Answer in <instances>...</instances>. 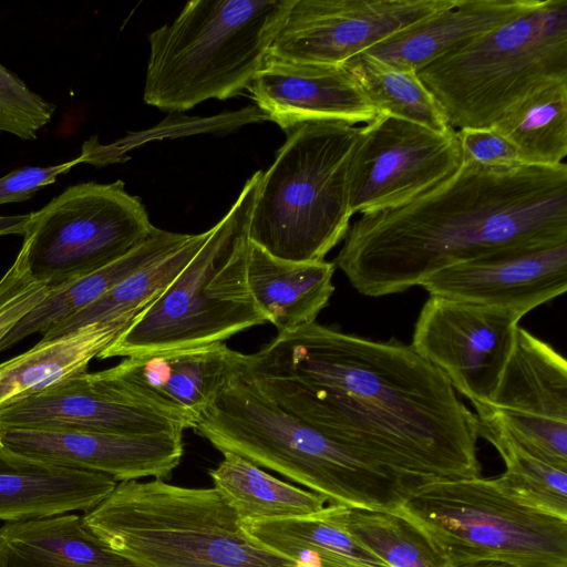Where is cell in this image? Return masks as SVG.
<instances>
[{"label": "cell", "instance_id": "cell-1", "mask_svg": "<svg viewBox=\"0 0 567 567\" xmlns=\"http://www.w3.org/2000/svg\"><path fill=\"white\" fill-rule=\"evenodd\" d=\"M241 379L329 437L421 483L481 476L475 413L411 344L312 322L246 354Z\"/></svg>", "mask_w": 567, "mask_h": 567}, {"label": "cell", "instance_id": "cell-2", "mask_svg": "<svg viewBox=\"0 0 567 567\" xmlns=\"http://www.w3.org/2000/svg\"><path fill=\"white\" fill-rule=\"evenodd\" d=\"M567 243V165L458 171L402 206L362 214L333 264L369 297L403 292L432 275L494 255Z\"/></svg>", "mask_w": 567, "mask_h": 567}, {"label": "cell", "instance_id": "cell-3", "mask_svg": "<svg viewBox=\"0 0 567 567\" xmlns=\"http://www.w3.org/2000/svg\"><path fill=\"white\" fill-rule=\"evenodd\" d=\"M194 431L219 452L277 472L329 505L392 512L426 485L329 437L241 378L200 414Z\"/></svg>", "mask_w": 567, "mask_h": 567}, {"label": "cell", "instance_id": "cell-4", "mask_svg": "<svg viewBox=\"0 0 567 567\" xmlns=\"http://www.w3.org/2000/svg\"><path fill=\"white\" fill-rule=\"evenodd\" d=\"M82 518L135 567H310L250 535L214 487L120 482Z\"/></svg>", "mask_w": 567, "mask_h": 567}, {"label": "cell", "instance_id": "cell-5", "mask_svg": "<svg viewBox=\"0 0 567 567\" xmlns=\"http://www.w3.org/2000/svg\"><path fill=\"white\" fill-rule=\"evenodd\" d=\"M261 176L257 171L246 181L196 255L99 359L223 342L267 322L247 284L249 225Z\"/></svg>", "mask_w": 567, "mask_h": 567}, {"label": "cell", "instance_id": "cell-6", "mask_svg": "<svg viewBox=\"0 0 567 567\" xmlns=\"http://www.w3.org/2000/svg\"><path fill=\"white\" fill-rule=\"evenodd\" d=\"M295 0H193L148 35L144 102L182 112L248 89Z\"/></svg>", "mask_w": 567, "mask_h": 567}, {"label": "cell", "instance_id": "cell-7", "mask_svg": "<svg viewBox=\"0 0 567 567\" xmlns=\"http://www.w3.org/2000/svg\"><path fill=\"white\" fill-rule=\"evenodd\" d=\"M417 75L453 130L493 127L536 91L567 81V0H534Z\"/></svg>", "mask_w": 567, "mask_h": 567}, {"label": "cell", "instance_id": "cell-8", "mask_svg": "<svg viewBox=\"0 0 567 567\" xmlns=\"http://www.w3.org/2000/svg\"><path fill=\"white\" fill-rule=\"evenodd\" d=\"M361 126L305 123L287 133L262 172L249 225L250 241L292 261H321L350 227L349 168Z\"/></svg>", "mask_w": 567, "mask_h": 567}, {"label": "cell", "instance_id": "cell-9", "mask_svg": "<svg viewBox=\"0 0 567 567\" xmlns=\"http://www.w3.org/2000/svg\"><path fill=\"white\" fill-rule=\"evenodd\" d=\"M395 512L445 567H567V519L515 502L493 478L434 481Z\"/></svg>", "mask_w": 567, "mask_h": 567}, {"label": "cell", "instance_id": "cell-10", "mask_svg": "<svg viewBox=\"0 0 567 567\" xmlns=\"http://www.w3.org/2000/svg\"><path fill=\"white\" fill-rule=\"evenodd\" d=\"M30 214L20 249L31 274L52 289L117 260L156 229L122 181L69 186Z\"/></svg>", "mask_w": 567, "mask_h": 567}, {"label": "cell", "instance_id": "cell-11", "mask_svg": "<svg viewBox=\"0 0 567 567\" xmlns=\"http://www.w3.org/2000/svg\"><path fill=\"white\" fill-rule=\"evenodd\" d=\"M462 163L455 130L440 133L378 114L361 126L351 158L350 212L362 215L408 204L453 176Z\"/></svg>", "mask_w": 567, "mask_h": 567}, {"label": "cell", "instance_id": "cell-12", "mask_svg": "<svg viewBox=\"0 0 567 567\" xmlns=\"http://www.w3.org/2000/svg\"><path fill=\"white\" fill-rule=\"evenodd\" d=\"M455 0H295L265 61L343 65Z\"/></svg>", "mask_w": 567, "mask_h": 567}, {"label": "cell", "instance_id": "cell-13", "mask_svg": "<svg viewBox=\"0 0 567 567\" xmlns=\"http://www.w3.org/2000/svg\"><path fill=\"white\" fill-rule=\"evenodd\" d=\"M520 319L502 308L429 297L411 346L473 406L481 405L495 391Z\"/></svg>", "mask_w": 567, "mask_h": 567}, {"label": "cell", "instance_id": "cell-14", "mask_svg": "<svg viewBox=\"0 0 567 567\" xmlns=\"http://www.w3.org/2000/svg\"><path fill=\"white\" fill-rule=\"evenodd\" d=\"M474 409L532 453L567 467V363L526 329L517 328L492 398Z\"/></svg>", "mask_w": 567, "mask_h": 567}, {"label": "cell", "instance_id": "cell-15", "mask_svg": "<svg viewBox=\"0 0 567 567\" xmlns=\"http://www.w3.org/2000/svg\"><path fill=\"white\" fill-rule=\"evenodd\" d=\"M197 417L92 378L90 372L0 405V432L93 431L123 434L184 432Z\"/></svg>", "mask_w": 567, "mask_h": 567}, {"label": "cell", "instance_id": "cell-16", "mask_svg": "<svg viewBox=\"0 0 567 567\" xmlns=\"http://www.w3.org/2000/svg\"><path fill=\"white\" fill-rule=\"evenodd\" d=\"M245 361L246 354L217 342L126 357L91 375L137 396L190 413L198 421L241 378Z\"/></svg>", "mask_w": 567, "mask_h": 567}, {"label": "cell", "instance_id": "cell-17", "mask_svg": "<svg viewBox=\"0 0 567 567\" xmlns=\"http://www.w3.org/2000/svg\"><path fill=\"white\" fill-rule=\"evenodd\" d=\"M0 442L17 452L101 473L116 482L164 480L184 454L183 432L123 434L93 431L10 430Z\"/></svg>", "mask_w": 567, "mask_h": 567}, {"label": "cell", "instance_id": "cell-18", "mask_svg": "<svg viewBox=\"0 0 567 567\" xmlns=\"http://www.w3.org/2000/svg\"><path fill=\"white\" fill-rule=\"evenodd\" d=\"M420 287L430 297L502 308L523 318L567 290V243L458 264Z\"/></svg>", "mask_w": 567, "mask_h": 567}, {"label": "cell", "instance_id": "cell-19", "mask_svg": "<svg viewBox=\"0 0 567 567\" xmlns=\"http://www.w3.org/2000/svg\"><path fill=\"white\" fill-rule=\"evenodd\" d=\"M286 133L309 122L370 123L378 112L343 65L265 61L247 89Z\"/></svg>", "mask_w": 567, "mask_h": 567}, {"label": "cell", "instance_id": "cell-20", "mask_svg": "<svg viewBox=\"0 0 567 567\" xmlns=\"http://www.w3.org/2000/svg\"><path fill=\"white\" fill-rule=\"evenodd\" d=\"M116 484L107 475L30 456L0 443V520L85 513Z\"/></svg>", "mask_w": 567, "mask_h": 567}, {"label": "cell", "instance_id": "cell-21", "mask_svg": "<svg viewBox=\"0 0 567 567\" xmlns=\"http://www.w3.org/2000/svg\"><path fill=\"white\" fill-rule=\"evenodd\" d=\"M534 0H455L362 52L393 66L419 72L432 61L516 17Z\"/></svg>", "mask_w": 567, "mask_h": 567}, {"label": "cell", "instance_id": "cell-22", "mask_svg": "<svg viewBox=\"0 0 567 567\" xmlns=\"http://www.w3.org/2000/svg\"><path fill=\"white\" fill-rule=\"evenodd\" d=\"M333 261L277 258L251 243L247 261L249 291L278 333L316 322L334 292Z\"/></svg>", "mask_w": 567, "mask_h": 567}, {"label": "cell", "instance_id": "cell-23", "mask_svg": "<svg viewBox=\"0 0 567 567\" xmlns=\"http://www.w3.org/2000/svg\"><path fill=\"white\" fill-rule=\"evenodd\" d=\"M130 320L91 323L50 340L0 363V405L27 396L87 371L93 358L105 350Z\"/></svg>", "mask_w": 567, "mask_h": 567}, {"label": "cell", "instance_id": "cell-24", "mask_svg": "<svg viewBox=\"0 0 567 567\" xmlns=\"http://www.w3.org/2000/svg\"><path fill=\"white\" fill-rule=\"evenodd\" d=\"M190 236L156 228L144 243L117 260L53 288L0 342V353L33 333L43 334L86 308L137 269L184 245Z\"/></svg>", "mask_w": 567, "mask_h": 567}, {"label": "cell", "instance_id": "cell-25", "mask_svg": "<svg viewBox=\"0 0 567 567\" xmlns=\"http://www.w3.org/2000/svg\"><path fill=\"white\" fill-rule=\"evenodd\" d=\"M243 524L266 546L310 567H390L322 509L309 516Z\"/></svg>", "mask_w": 567, "mask_h": 567}, {"label": "cell", "instance_id": "cell-26", "mask_svg": "<svg viewBox=\"0 0 567 567\" xmlns=\"http://www.w3.org/2000/svg\"><path fill=\"white\" fill-rule=\"evenodd\" d=\"M221 454L209 476L243 523L309 516L327 503L317 493L276 478L240 455Z\"/></svg>", "mask_w": 567, "mask_h": 567}, {"label": "cell", "instance_id": "cell-27", "mask_svg": "<svg viewBox=\"0 0 567 567\" xmlns=\"http://www.w3.org/2000/svg\"><path fill=\"white\" fill-rule=\"evenodd\" d=\"M207 236L208 230L192 235L181 247L137 269L96 301L50 328L41 340L59 338L91 323L133 321L173 282Z\"/></svg>", "mask_w": 567, "mask_h": 567}, {"label": "cell", "instance_id": "cell-28", "mask_svg": "<svg viewBox=\"0 0 567 567\" xmlns=\"http://www.w3.org/2000/svg\"><path fill=\"white\" fill-rule=\"evenodd\" d=\"M476 420L478 437L496 449L506 467L493 478L496 486L524 506L567 519V467L532 453L494 420Z\"/></svg>", "mask_w": 567, "mask_h": 567}, {"label": "cell", "instance_id": "cell-29", "mask_svg": "<svg viewBox=\"0 0 567 567\" xmlns=\"http://www.w3.org/2000/svg\"><path fill=\"white\" fill-rule=\"evenodd\" d=\"M0 539L41 559L70 567H135L75 514L6 523L0 527Z\"/></svg>", "mask_w": 567, "mask_h": 567}, {"label": "cell", "instance_id": "cell-30", "mask_svg": "<svg viewBox=\"0 0 567 567\" xmlns=\"http://www.w3.org/2000/svg\"><path fill=\"white\" fill-rule=\"evenodd\" d=\"M493 128L516 147L524 165L557 166L564 163L567 156V81L536 91L506 113Z\"/></svg>", "mask_w": 567, "mask_h": 567}, {"label": "cell", "instance_id": "cell-31", "mask_svg": "<svg viewBox=\"0 0 567 567\" xmlns=\"http://www.w3.org/2000/svg\"><path fill=\"white\" fill-rule=\"evenodd\" d=\"M343 66L378 114L410 121L440 133L453 131L416 72L393 66L367 53L353 56Z\"/></svg>", "mask_w": 567, "mask_h": 567}, {"label": "cell", "instance_id": "cell-32", "mask_svg": "<svg viewBox=\"0 0 567 567\" xmlns=\"http://www.w3.org/2000/svg\"><path fill=\"white\" fill-rule=\"evenodd\" d=\"M322 513L390 567H445L419 528L395 511L328 505Z\"/></svg>", "mask_w": 567, "mask_h": 567}, {"label": "cell", "instance_id": "cell-33", "mask_svg": "<svg viewBox=\"0 0 567 567\" xmlns=\"http://www.w3.org/2000/svg\"><path fill=\"white\" fill-rule=\"evenodd\" d=\"M55 110V104L32 91L0 63V132L33 141L51 122Z\"/></svg>", "mask_w": 567, "mask_h": 567}, {"label": "cell", "instance_id": "cell-34", "mask_svg": "<svg viewBox=\"0 0 567 567\" xmlns=\"http://www.w3.org/2000/svg\"><path fill=\"white\" fill-rule=\"evenodd\" d=\"M51 291V287L31 274L25 254L20 249L0 278V342Z\"/></svg>", "mask_w": 567, "mask_h": 567}, {"label": "cell", "instance_id": "cell-35", "mask_svg": "<svg viewBox=\"0 0 567 567\" xmlns=\"http://www.w3.org/2000/svg\"><path fill=\"white\" fill-rule=\"evenodd\" d=\"M463 161L485 166L522 165L516 147L492 128H461L456 131Z\"/></svg>", "mask_w": 567, "mask_h": 567}, {"label": "cell", "instance_id": "cell-36", "mask_svg": "<svg viewBox=\"0 0 567 567\" xmlns=\"http://www.w3.org/2000/svg\"><path fill=\"white\" fill-rule=\"evenodd\" d=\"M81 163L80 156L50 166H27L0 177V205L29 199L38 190L53 184L58 176L69 173Z\"/></svg>", "mask_w": 567, "mask_h": 567}, {"label": "cell", "instance_id": "cell-37", "mask_svg": "<svg viewBox=\"0 0 567 567\" xmlns=\"http://www.w3.org/2000/svg\"><path fill=\"white\" fill-rule=\"evenodd\" d=\"M0 567H70L41 559L0 539Z\"/></svg>", "mask_w": 567, "mask_h": 567}, {"label": "cell", "instance_id": "cell-38", "mask_svg": "<svg viewBox=\"0 0 567 567\" xmlns=\"http://www.w3.org/2000/svg\"><path fill=\"white\" fill-rule=\"evenodd\" d=\"M31 214L0 216V236L21 235L25 233Z\"/></svg>", "mask_w": 567, "mask_h": 567}, {"label": "cell", "instance_id": "cell-39", "mask_svg": "<svg viewBox=\"0 0 567 567\" xmlns=\"http://www.w3.org/2000/svg\"><path fill=\"white\" fill-rule=\"evenodd\" d=\"M1 443V442H0Z\"/></svg>", "mask_w": 567, "mask_h": 567}]
</instances>
